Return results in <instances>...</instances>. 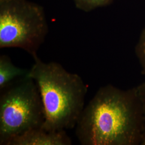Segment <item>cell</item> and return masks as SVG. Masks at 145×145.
Listing matches in <instances>:
<instances>
[{"label":"cell","mask_w":145,"mask_h":145,"mask_svg":"<svg viewBox=\"0 0 145 145\" xmlns=\"http://www.w3.org/2000/svg\"><path fill=\"white\" fill-rule=\"evenodd\" d=\"M78 9L88 12L111 5L114 0H73Z\"/></svg>","instance_id":"obj_7"},{"label":"cell","mask_w":145,"mask_h":145,"mask_svg":"<svg viewBox=\"0 0 145 145\" xmlns=\"http://www.w3.org/2000/svg\"><path fill=\"white\" fill-rule=\"evenodd\" d=\"M28 76L36 83L45 111L42 128L60 131L75 127L84 108L88 87L77 74L56 62H45L32 56Z\"/></svg>","instance_id":"obj_2"},{"label":"cell","mask_w":145,"mask_h":145,"mask_svg":"<svg viewBox=\"0 0 145 145\" xmlns=\"http://www.w3.org/2000/svg\"><path fill=\"white\" fill-rule=\"evenodd\" d=\"M66 131H47L42 127L27 131L11 140L8 145H71Z\"/></svg>","instance_id":"obj_5"},{"label":"cell","mask_w":145,"mask_h":145,"mask_svg":"<svg viewBox=\"0 0 145 145\" xmlns=\"http://www.w3.org/2000/svg\"><path fill=\"white\" fill-rule=\"evenodd\" d=\"M135 53L140 64L141 73L145 76V27L141 32L135 47Z\"/></svg>","instance_id":"obj_8"},{"label":"cell","mask_w":145,"mask_h":145,"mask_svg":"<svg viewBox=\"0 0 145 145\" xmlns=\"http://www.w3.org/2000/svg\"><path fill=\"white\" fill-rule=\"evenodd\" d=\"M1 92L0 145H8L16 137L42 127L45 111L32 78L19 79Z\"/></svg>","instance_id":"obj_3"},{"label":"cell","mask_w":145,"mask_h":145,"mask_svg":"<svg viewBox=\"0 0 145 145\" xmlns=\"http://www.w3.org/2000/svg\"><path fill=\"white\" fill-rule=\"evenodd\" d=\"M135 89L138 98L140 100V103L141 104L142 108L144 112V123H145V127H144V140L142 145H145V81L143 82L140 83L138 86L135 87Z\"/></svg>","instance_id":"obj_9"},{"label":"cell","mask_w":145,"mask_h":145,"mask_svg":"<svg viewBox=\"0 0 145 145\" xmlns=\"http://www.w3.org/2000/svg\"><path fill=\"white\" fill-rule=\"evenodd\" d=\"M144 117L135 88L99 89L84 106L75 134L83 145H142Z\"/></svg>","instance_id":"obj_1"},{"label":"cell","mask_w":145,"mask_h":145,"mask_svg":"<svg viewBox=\"0 0 145 145\" xmlns=\"http://www.w3.org/2000/svg\"><path fill=\"white\" fill-rule=\"evenodd\" d=\"M48 32L44 11L27 0H0V48L36 55Z\"/></svg>","instance_id":"obj_4"},{"label":"cell","mask_w":145,"mask_h":145,"mask_svg":"<svg viewBox=\"0 0 145 145\" xmlns=\"http://www.w3.org/2000/svg\"><path fill=\"white\" fill-rule=\"evenodd\" d=\"M29 69L22 68L15 66L10 58L6 55L0 57V90L8 87L16 81L27 76Z\"/></svg>","instance_id":"obj_6"}]
</instances>
